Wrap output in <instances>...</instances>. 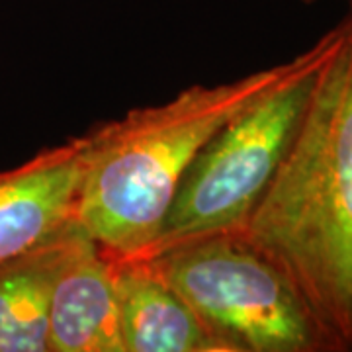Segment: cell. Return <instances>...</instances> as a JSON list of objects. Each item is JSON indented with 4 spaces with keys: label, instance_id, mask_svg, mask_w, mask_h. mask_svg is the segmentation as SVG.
I'll use <instances>...</instances> for the list:
<instances>
[{
    "label": "cell",
    "instance_id": "1",
    "mask_svg": "<svg viewBox=\"0 0 352 352\" xmlns=\"http://www.w3.org/2000/svg\"><path fill=\"white\" fill-rule=\"evenodd\" d=\"M300 129L241 231L300 289L339 352H352V4Z\"/></svg>",
    "mask_w": 352,
    "mask_h": 352
},
{
    "label": "cell",
    "instance_id": "2",
    "mask_svg": "<svg viewBox=\"0 0 352 352\" xmlns=\"http://www.w3.org/2000/svg\"><path fill=\"white\" fill-rule=\"evenodd\" d=\"M284 63L96 124L78 223L113 261L149 249L192 161L227 122L288 71Z\"/></svg>",
    "mask_w": 352,
    "mask_h": 352
},
{
    "label": "cell",
    "instance_id": "3",
    "mask_svg": "<svg viewBox=\"0 0 352 352\" xmlns=\"http://www.w3.org/2000/svg\"><path fill=\"white\" fill-rule=\"evenodd\" d=\"M340 32L339 22L292 57L284 76L206 143L182 176L149 249L139 256L245 229L300 129L317 75L339 45Z\"/></svg>",
    "mask_w": 352,
    "mask_h": 352
},
{
    "label": "cell",
    "instance_id": "4",
    "mask_svg": "<svg viewBox=\"0 0 352 352\" xmlns=\"http://www.w3.org/2000/svg\"><path fill=\"white\" fill-rule=\"evenodd\" d=\"M145 258L223 352H339L286 272L243 233L173 245Z\"/></svg>",
    "mask_w": 352,
    "mask_h": 352
},
{
    "label": "cell",
    "instance_id": "5",
    "mask_svg": "<svg viewBox=\"0 0 352 352\" xmlns=\"http://www.w3.org/2000/svg\"><path fill=\"white\" fill-rule=\"evenodd\" d=\"M94 141L92 126L0 170V264L50 243L78 221L80 190Z\"/></svg>",
    "mask_w": 352,
    "mask_h": 352
},
{
    "label": "cell",
    "instance_id": "6",
    "mask_svg": "<svg viewBox=\"0 0 352 352\" xmlns=\"http://www.w3.org/2000/svg\"><path fill=\"white\" fill-rule=\"evenodd\" d=\"M50 352H124L116 263L76 221L50 294Z\"/></svg>",
    "mask_w": 352,
    "mask_h": 352
},
{
    "label": "cell",
    "instance_id": "7",
    "mask_svg": "<svg viewBox=\"0 0 352 352\" xmlns=\"http://www.w3.org/2000/svg\"><path fill=\"white\" fill-rule=\"evenodd\" d=\"M116 263L124 352H223L198 315L145 258Z\"/></svg>",
    "mask_w": 352,
    "mask_h": 352
},
{
    "label": "cell",
    "instance_id": "8",
    "mask_svg": "<svg viewBox=\"0 0 352 352\" xmlns=\"http://www.w3.org/2000/svg\"><path fill=\"white\" fill-rule=\"evenodd\" d=\"M0 264V352H50V294L69 231Z\"/></svg>",
    "mask_w": 352,
    "mask_h": 352
},
{
    "label": "cell",
    "instance_id": "9",
    "mask_svg": "<svg viewBox=\"0 0 352 352\" xmlns=\"http://www.w3.org/2000/svg\"><path fill=\"white\" fill-rule=\"evenodd\" d=\"M303 4H317V2H327V0H302ZM346 4H352V0H344Z\"/></svg>",
    "mask_w": 352,
    "mask_h": 352
}]
</instances>
